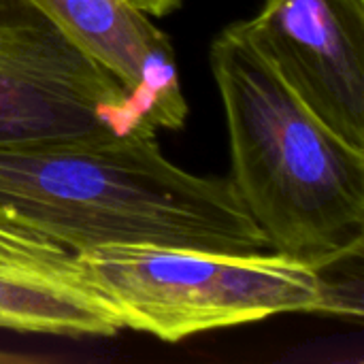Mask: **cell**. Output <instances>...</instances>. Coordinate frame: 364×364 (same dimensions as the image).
Wrapping results in <instances>:
<instances>
[{"mask_svg":"<svg viewBox=\"0 0 364 364\" xmlns=\"http://www.w3.org/2000/svg\"><path fill=\"white\" fill-rule=\"evenodd\" d=\"M0 226L70 254L109 245L269 252L228 177L177 166L147 132L0 145Z\"/></svg>","mask_w":364,"mask_h":364,"instance_id":"6da1fadb","label":"cell"},{"mask_svg":"<svg viewBox=\"0 0 364 364\" xmlns=\"http://www.w3.org/2000/svg\"><path fill=\"white\" fill-rule=\"evenodd\" d=\"M154 132L134 100L30 0H0V145Z\"/></svg>","mask_w":364,"mask_h":364,"instance_id":"277c9868","label":"cell"},{"mask_svg":"<svg viewBox=\"0 0 364 364\" xmlns=\"http://www.w3.org/2000/svg\"><path fill=\"white\" fill-rule=\"evenodd\" d=\"M75 267L122 328L166 343L286 314H363L360 296L328 275L333 267L277 252L109 245L75 254Z\"/></svg>","mask_w":364,"mask_h":364,"instance_id":"3957f363","label":"cell"},{"mask_svg":"<svg viewBox=\"0 0 364 364\" xmlns=\"http://www.w3.org/2000/svg\"><path fill=\"white\" fill-rule=\"evenodd\" d=\"M0 328L51 337H115V311L79 277L75 254L0 226Z\"/></svg>","mask_w":364,"mask_h":364,"instance_id":"52a82bcc","label":"cell"},{"mask_svg":"<svg viewBox=\"0 0 364 364\" xmlns=\"http://www.w3.org/2000/svg\"><path fill=\"white\" fill-rule=\"evenodd\" d=\"M13 360H21V358H19V356H13V354L0 352V363H13Z\"/></svg>","mask_w":364,"mask_h":364,"instance_id":"9c48e42d","label":"cell"},{"mask_svg":"<svg viewBox=\"0 0 364 364\" xmlns=\"http://www.w3.org/2000/svg\"><path fill=\"white\" fill-rule=\"evenodd\" d=\"M209 64L230 147V183L269 252L337 267L363 258L364 149L333 132L232 28Z\"/></svg>","mask_w":364,"mask_h":364,"instance_id":"7a4b0ae2","label":"cell"},{"mask_svg":"<svg viewBox=\"0 0 364 364\" xmlns=\"http://www.w3.org/2000/svg\"><path fill=\"white\" fill-rule=\"evenodd\" d=\"M130 2L151 17H164V15L177 11L183 0H130Z\"/></svg>","mask_w":364,"mask_h":364,"instance_id":"ba28073f","label":"cell"},{"mask_svg":"<svg viewBox=\"0 0 364 364\" xmlns=\"http://www.w3.org/2000/svg\"><path fill=\"white\" fill-rule=\"evenodd\" d=\"M232 28L333 132L364 149V0H264Z\"/></svg>","mask_w":364,"mask_h":364,"instance_id":"5b68a950","label":"cell"},{"mask_svg":"<svg viewBox=\"0 0 364 364\" xmlns=\"http://www.w3.org/2000/svg\"><path fill=\"white\" fill-rule=\"evenodd\" d=\"M75 45L96 60L134 100L154 130H179L188 119L177 55L151 15L130 0H30Z\"/></svg>","mask_w":364,"mask_h":364,"instance_id":"8992f818","label":"cell"}]
</instances>
